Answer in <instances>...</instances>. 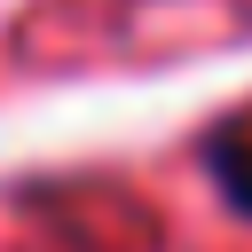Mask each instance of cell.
Wrapping results in <instances>:
<instances>
[{
    "mask_svg": "<svg viewBox=\"0 0 252 252\" xmlns=\"http://www.w3.org/2000/svg\"><path fill=\"white\" fill-rule=\"evenodd\" d=\"M205 173H213L220 197L252 220V118H236V126H220V134L205 142Z\"/></svg>",
    "mask_w": 252,
    "mask_h": 252,
    "instance_id": "1",
    "label": "cell"
}]
</instances>
